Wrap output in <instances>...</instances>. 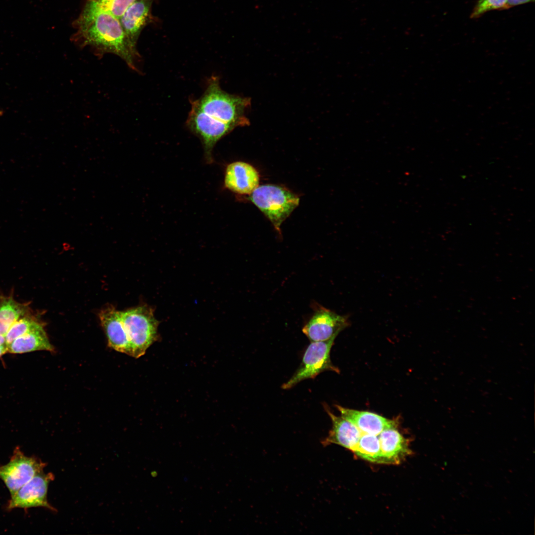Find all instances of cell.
<instances>
[{"mask_svg": "<svg viewBox=\"0 0 535 535\" xmlns=\"http://www.w3.org/2000/svg\"><path fill=\"white\" fill-rule=\"evenodd\" d=\"M76 23V40L82 46H90L102 54H116L132 69L139 71L136 46L128 39L119 19L88 0Z\"/></svg>", "mask_w": 535, "mask_h": 535, "instance_id": "cell-1", "label": "cell"}, {"mask_svg": "<svg viewBox=\"0 0 535 535\" xmlns=\"http://www.w3.org/2000/svg\"><path fill=\"white\" fill-rule=\"evenodd\" d=\"M190 103L204 121L226 134L237 127L250 124L245 112L251 104V99L222 90L216 76L210 77L203 95L197 99L191 100Z\"/></svg>", "mask_w": 535, "mask_h": 535, "instance_id": "cell-2", "label": "cell"}, {"mask_svg": "<svg viewBox=\"0 0 535 535\" xmlns=\"http://www.w3.org/2000/svg\"><path fill=\"white\" fill-rule=\"evenodd\" d=\"M250 195V201L281 234L280 226L298 206L299 198L285 188L274 184L259 186Z\"/></svg>", "mask_w": 535, "mask_h": 535, "instance_id": "cell-3", "label": "cell"}, {"mask_svg": "<svg viewBox=\"0 0 535 535\" xmlns=\"http://www.w3.org/2000/svg\"><path fill=\"white\" fill-rule=\"evenodd\" d=\"M121 316L131 346L132 357L139 358L159 339V322L153 310L146 305L121 311Z\"/></svg>", "mask_w": 535, "mask_h": 535, "instance_id": "cell-4", "label": "cell"}, {"mask_svg": "<svg viewBox=\"0 0 535 535\" xmlns=\"http://www.w3.org/2000/svg\"><path fill=\"white\" fill-rule=\"evenodd\" d=\"M336 337L311 342L305 352L301 365L292 377L282 384V389H290L300 382L314 378L325 371L338 372V369L332 364L330 357V350Z\"/></svg>", "mask_w": 535, "mask_h": 535, "instance_id": "cell-5", "label": "cell"}, {"mask_svg": "<svg viewBox=\"0 0 535 535\" xmlns=\"http://www.w3.org/2000/svg\"><path fill=\"white\" fill-rule=\"evenodd\" d=\"M46 465L35 456H26L17 447L9 462L0 466V479L12 495L35 475L43 472Z\"/></svg>", "mask_w": 535, "mask_h": 535, "instance_id": "cell-6", "label": "cell"}, {"mask_svg": "<svg viewBox=\"0 0 535 535\" xmlns=\"http://www.w3.org/2000/svg\"><path fill=\"white\" fill-rule=\"evenodd\" d=\"M54 479L52 473L45 474L43 471L35 475L11 495L6 506L7 510L44 507L55 511L56 509L49 503L47 498L49 484Z\"/></svg>", "mask_w": 535, "mask_h": 535, "instance_id": "cell-7", "label": "cell"}, {"mask_svg": "<svg viewBox=\"0 0 535 535\" xmlns=\"http://www.w3.org/2000/svg\"><path fill=\"white\" fill-rule=\"evenodd\" d=\"M313 314L302 328V332L311 342L328 340L349 324L347 318L339 315L315 302Z\"/></svg>", "mask_w": 535, "mask_h": 535, "instance_id": "cell-8", "label": "cell"}, {"mask_svg": "<svg viewBox=\"0 0 535 535\" xmlns=\"http://www.w3.org/2000/svg\"><path fill=\"white\" fill-rule=\"evenodd\" d=\"M259 181L258 172L248 163L233 162L225 169L224 186L234 193L250 195L259 186Z\"/></svg>", "mask_w": 535, "mask_h": 535, "instance_id": "cell-9", "label": "cell"}, {"mask_svg": "<svg viewBox=\"0 0 535 535\" xmlns=\"http://www.w3.org/2000/svg\"><path fill=\"white\" fill-rule=\"evenodd\" d=\"M99 318L108 345L118 352L132 356V348L122 321L121 311L109 307L100 312Z\"/></svg>", "mask_w": 535, "mask_h": 535, "instance_id": "cell-10", "label": "cell"}, {"mask_svg": "<svg viewBox=\"0 0 535 535\" xmlns=\"http://www.w3.org/2000/svg\"><path fill=\"white\" fill-rule=\"evenodd\" d=\"M153 0H136L119 21L131 43L136 46L140 33L149 22Z\"/></svg>", "mask_w": 535, "mask_h": 535, "instance_id": "cell-11", "label": "cell"}, {"mask_svg": "<svg viewBox=\"0 0 535 535\" xmlns=\"http://www.w3.org/2000/svg\"><path fill=\"white\" fill-rule=\"evenodd\" d=\"M341 416L353 424L362 433L378 435L383 430L397 427V420L388 419L377 414L335 405Z\"/></svg>", "mask_w": 535, "mask_h": 535, "instance_id": "cell-12", "label": "cell"}, {"mask_svg": "<svg viewBox=\"0 0 535 535\" xmlns=\"http://www.w3.org/2000/svg\"><path fill=\"white\" fill-rule=\"evenodd\" d=\"M330 418L332 428L327 436L321 441L324 446L330 444L341 446L353 452L362 434L352 423L341 416H337L324 407Z\"/></svg>", "mask_w": 535, "mask_h": 535, "instance_id": "cell-13", "label": "cell"}, {"mask_svg": "<svg viewBox=\"0 0 535 535\" xmlns=\"http://www.w3.org/2000/svg\"><path fill=\"white\" fill-rule=\"evenodd\" d=\"M382 464H400L411 454L408 440L397 429V427L383 430L378 435Z\"/></svg>", "mask_w": 535, "mask_h": 535, "instance_id": "cell-14", "label": "cell"}, {"mask_svg": "<svg viewBox=\"0 0 535 535\" xmlns=\"http://www.w3.org/2000/svg\"><path fill=\"white\" fill-rule=\"evenodd\" d=\"M6 347L8 352L15 354L37 350L52 352L54 349L50 342L43 325L15 338Z\"/></svg>", "mask_w": 535, "mask_h": 535, "instance_id": "cell-15", "label": "cell"}, {"mask_svg": "<svg viewBox=\"0 0 535 535\" xmlns=\"http://www.w3.org/2000/svg\"><path fill=\"white\" fill-rule=\"evenodd\" d=\"M353 452L369 462L382 464L378 435L362 433Z\"/></svg>", "mask_w": 535, "mask_h": 535, "instance_id": "cell-16", "label": "cell"}, {"mask_svg": "<svg viewBox=\"0 0 535 535\" xmlns=\"http://www.w3.org/2000/svg\"><path fill=\"white\" fill-rule=\"evenodd\" d=\"M22 305L12 298L0 301V334L4 336L10 326L24 314Z\"/></svg>", "mask_w": 535, "mask_h": 535, "instance_id": "cell-17", "label": "cell"}, {"mask_svg": "<svg viewBox=\"0 0 535 535\" xmlns=\"http://www.w3.org/2000/svg\"><path fill=\"white\" fill-rule=\"evenodd\" d=\"M42 325L38 321L30 317L18 319L10 326L5 336L6 347L15 338Z\"/></svg>", "mask_w": 535, "mask_h": 535, "instance_id": "cell-18", "label": "cell"}, {"mask_svg": "<svg viewBox=\"0 0 535 535\" xmlns=\"http://www.w3.org/2000/svg\"><path fill=\"white\" fill-rule=\"evenodd\" d=\"M91 0L99 8L108 12L119 19L136 0H110L104 2Z\"/></svg>", "mask_w": 535, "mask_h": 535, "instance_id": "cell-19", "label": "cell"}, {"mask_svg": "<svg viewBox=\"0 0 535 535\" xmlns=\"http://www.w3.org/2000/svg\"><path fill=\"white\" fill-rule=\"evenodd\" d=\"M507 0H479L473 9L470 17L476 19L485 13L493 10L507 9Z\"/></svg>", "mask_w": 535, "mask_h": 535, "instance_id": "cell-20", "label": "cell"}, {"mask_svg": "<svg viewBox=\"0 0 535 535\" xmlns=\"http://www.w3.org/2000/svg\"><path fill=\"white\" fill-rule=\"evenodd\" d=\"M535 0H507V9L515 6L534 1Z\"/></svg>", "mask_w": 535, "mask_h": 535, "instance_id": "cell-21", "label": "cell"}, {"mask_svg": "<svg viewBox=\"0 0 535 535\" xmlns=\"http://www.w3.org/2000/svg\"><path fill=\"white\" fill-rule=\"evenodd\" d=\"M7 351V347L6 346H0V357Z\"/></svg>", "mask_w": 535, "mask_h": 535, "instance_id": "cell-22", "label": "cell"}, {"mask_svg": "<svg viewBox=\"0 0 535 535\" xmlns=\"http://www.w3.org/2000/svg\"><path fill=\"white\" fill-rule=\"evenodd\" d=\"M0 346H6L5 337L1 335H0Z\"/></svg>", "mask_w": 535, "mask_h": 535, "instance_id": "cell-23", "label": "cell"}, {"mask_svg": "<svg viewBox=\"0 0 535 535\" xmlns=\"http://www.w3.org/2000/svg\"><path fill=\"white\" fill-rule=\"evenodd\" d=\"M93 0L99 2H106V1H109L110 0Z\"/></svg>", "mask_w": 535, "mask_h": 535, "instance_id": "cell-24", "label": "cell"}, {"mask_svg": "<svg viewBox=\"0 0 535 535\" xmlns=\"http://www.w3.org/2000/svg\"><path fill=\"white\" fill-rule=\"evenodd\" d=\"M2 114H3V111L2 110H0V116L2 115Z\"/></svg>", "mask_w": 535, "mask_h": 535, "instance_id": "cell-25", "label": "cell"}]
</instances>
